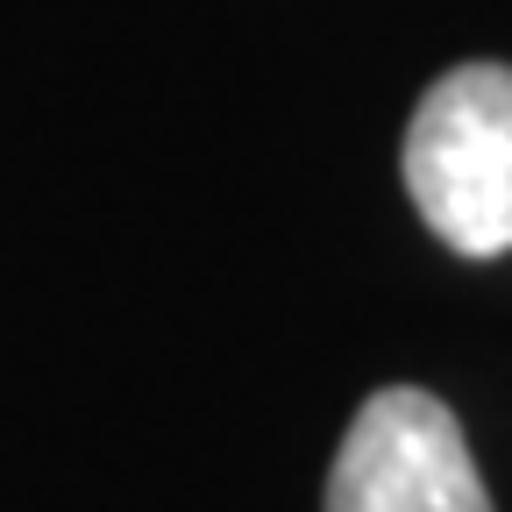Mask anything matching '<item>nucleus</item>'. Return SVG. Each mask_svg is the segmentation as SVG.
<instances>
[{"label":"nucleus","instance_id":"1","mask_svg":"<svg viewBox=\"0 0 512 512\" xmlns=\"http://www.w3.org/2000/svg\"><path fill=\"white\" fill-rule=\"evenodd\" d=\"M406 192L456 256H512V64H456L420 93Z\"/></svg>","mask_w":512,"mask_h":512},{"label":"nucleus","instance_id":"2","mask_svg":"<svg viewBox=\"0 0 512 512\" xmlns=\"http://www.w3.org/2000/svg\"><path fill=\"white\" fill-rule=\"evenodd\" d=\"M328 512H491L470 441L434 392L384 384L335 448Z\"/></svg>","mask_w":512,"mask_h":512}]
</instances>
